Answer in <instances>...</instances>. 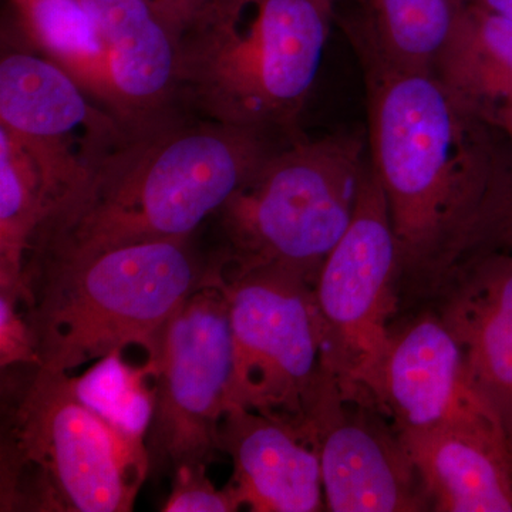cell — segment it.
<instances>
[{
  "instance_id": "21",
  "label": "cell",
  "mask_w": 512,
  "mask_h": 512,
  "mask_svg": "<svg viewBox=\"0 0 512 512\" xmlns=\"http://www.w3.org/2000/svg\"><path fill=\"white\" fill-rule=\"evenodd\" d=\"M156 362L128 365L123 352L96 360L83 375L70 377L76 396L130 439L146 443L156 409Z\"/></svg>"
},
{
  "instance_id": "1",
  "label": "cell",
  "mask_w": 512,
  "mask_h": 512,
  "mask_svg": "<svg viewBox=\"0 0 512 512\" xmlns=\"http://www.w3.org/2000/svg\"><path fill=\"white\" fill-rule=\"evenodd\" d=\"M291 138L205 119L184 106L124 123L47 211L26 261L200 234Z\"/></svg>"
},
{
  "instance_id": "25",
  "label": "cell",
  "mask_w": 512,
  "mask_h": 512,
  "mask_svg": "<svg viewBox=\"0 0 512 512\" xmlns=\"http://www.w3.org/2000/svg\"><path fill=\"white\" fill-rule=\"evenodd\" d=\"M177 33L181 42L192 33L227 18L247 0H147Z\"/></svg>"
},
{
  "instance_id": "8",
  "label": "cell",
  "mask_w": 512,
  "mask_h": 512,
  "mask_svg": "<svg viewBox=\"0 0 512 512\" xmlns=\"http://www.w3.org/2000/svg\"><path fill=\"white\" fill-rule=\"evenodd\" d=\"M221 288L234 343L231 406L301 429L329 376L315 286L285 269L258 268L222 279Z\"/></svg>"
},
{
  "instance_id": "12",
  "label": "cell",
  "mask_w": 512,
  "mask_h": 512,
  "mask_svg": "<svg viewBox=\"0 0 512 512\" xmlns=\"http://www.w3.org/2000/svg\"><path fill=\"white\" fill-rule=\"evenodd\" d=\"M373 403L399 433L500 420L474 386L460 343L436 311L393 333Z\"/></svg>"
},
{
  "instance_id": "9",
  "label": "cell",
  "mask_w": 512,
  "mask_h": 512,
  "mask_svg": "<svg viewBox=\"0 0 512 512\" xmlns=\"http://www.w3.org/2000/svg\"><path fill=\"white\" fill-rule=\"evenodd\" d=\"M156 409L146 446L150 473L210 466L218 430L231 406L234 343L228 299L208 286L187 299L161 336L156 357Z\"/></svg>"
},
{
  "instance_id": "19",
  "label": "cell",
  "mask_w": 512,
  "mask_h": 512,
  "mask_svg": "<svg viewBox=\"0 0 512 512\" xmlns=\"http://www.w3.org/2000/svg\"><path fill=\"white\" fill-rule=\"evenodd\" d=\"M8 2L19 42L66 70L107 109L104 47L96 23L82 0Z\"/></svg>"
},
{
  "instance_id": "10",
  "label": "cell",
  "mask_w": 512,
  "mask_h": 512,
  "mask_svg": "<svg viewBox=\"0 0 512 512\" xmlns=\"http://www.w3.org/2000/svg\"><path fill=\"white\" fill-rule=\"evenodd\" d=\"M123 124L62 67L18 39L8 42L0 59V127L39 170L45 215Z\"/></svg>"
},
{
  "instance_id": "17",
  "label": "cell",
  "mask_w": 512,
  "mask_h": 512,
  "mask_svg": "<svg viewBox=\"0 0 512 512\" xmlns=\"http://www.w3.org/2000/svg\"><path fill=\"white\" fill-rule=\"evenodd\" d=\"M434 73L467 113L512 148V20L466 5Z\"/></svg>"
},
{
  "instance_id": "4",
  "label": "cell",
  "mask_w": 512,
  "mask_h": 512,
  "mask_svg": "<svg viewBox=\"0 0 512 512\" xmlns=\"http://www.w3.org/2000/svg\"><path fill=\"white\" fill-rule=\"evenodd\" d=\"M2 369L0 510L133 511L150 474L144 441L90 410L67 373Z\"/></svg>"
},
{
  "instance_id": "6",
  "label": "cell",
  "mask_w": 512,
  "mask_h": 512,
  "mask_svg": "<svg viewBox=\"0 0 512 512\" xmlns=\"http://www.w3.org/2000/svg\"><path fill=\"white\" fill-rule=\"evenodd\" d=\"M367 165L366 133L286 141L212 218L221 278L279 268L315 286L352 224Z\"/></svg>"
},
{
  "instance_id": "26",
  "label": "cell",
  "mask_w": 512,
  "mask_h": 512,
  "mask_svg": "<svg viewBox=\"0 0 512 512\" xmlns=\"http://www.w3.org/2000/svg\"><path fill=\"white\" fill-rule=\"evenodd\" d=\"M467 5L477 6L494 15L512 20V0H467Z\"/></svg>"
},
{
  "instance_id": "20",
  "label": "cell",
  "mask_w": 512,
  "mask_h": 512,
  "mask_svg": "<svg viewBox=\"0 0 512 512\" xmlns=\"http://www.w3.org/2000/svg\"><path fill=\"white\" fill-rule=\"evenodd\" d=\"M45 211L39 170L18 141L0 127V291L20 296L26 255Z\"/></svg>"
},
{
  "instance_id": "23",
  "label": "cell",
  "mask_w": 512,
  "mask_h": 512,
  "mask_svg": "<svg viewBox=\"0 0 512 512\" xmlns=\"http://www.w3.org/2000/svg\"><path fill=\"white\" fill-rule=\"evenodd\" d=\"M208 466H181L171 474L173 485L164 512H232L241 510L237 495L227 485L215 487L207 474Z\"/></svg>"
},
{
  "instance_id": "3",
  "label": "cell",
  "mask_w": 512,
  "mask_h": 512,
  "mask_svg": "<svg viewBox=\"0 0 512 512\" xmlns=\"http://www.w3.org/2000/svg\"><path fill=\"white\" fill-rule=\"evenodd\" d=\"M221 281L217 256L195 234L30 258L19 302L39 365L69 373L128 346L153 359L174 313L194 293Z\"/></svg>"
},
{
  "instance_id": "7",
  "label": "cell",
  "mask_w": 512,
  "mask_h": 512,
  "mask_svg": "<svg viewBox=\"0 0 512 512\" xmlns=\"http://www.w3.org/2000/svg\"><path fill=\"white\" fill-rule=\"evenodd\" d=\"M400 295L399 247L369 158L352 224L315 285L323 366L345 396L373 402Z\"/></svg>"
},
{
  "instance_id": "24",
  "label": "cell",
  "mask_w": 512,
  "mask_h": 512,
  "mask_svg": "<svg viewBox=\"0 0 512 512\" xmlns=\"http://www.w3.org/2000/svg\"><path fill=\"white\" fill-rule=\"evenodd\" d=\"M39 365L35 340L19 295L0 291V367Z\"/></svg>"
},
{
  "instance_id": "11",
  "label": "cell",
  "mask_w": 512,
  "mask_h": 512,
  "mask_svg": "<svg viewBox=\"0 0 512 512\" xmlns=\"http://www.w3.org/2000/svg\"><path fill=\"white\" fill-rule=\"evenodd\" d=\"M328 377L301 426L318 451L326 511L416 512L430 503L394 427Z\"/></svg>"
},
{
  "instance_id": "15",
  "label": "cell",
  "mask_w": 512,
  "mask_h": 512,
  "mask_svg": "<svg viewBox=\"0 0 512 512\" xmlns=\"http://www.w3.org/2000/svg\"><path fill=\"white\" fill-rule=\"evenodd\" d=\"M218 450L231 460L228 485L249 511L326 510L318 451L291 424L228 407L218 430Z\"/></svg>"
},
{
  "instance_id": "13",
  "label": "cell",
  "mask_w": 512,
  "mask_h": 512,
  "mask_svg": "<svg viewBox=\"0 0 512 512\" xmlns=\"http://www.w3.org/2000/svg\"><path fill=\"white\" fill-rule=\"evenodd\" d=\"M431 301L512 446V252L481 249L463 256Z\"/></svg>"
},
{
  "instance_id": "2",
  "label": "cell",
  "mask_w": 512,
  "mask_h": 512,
  "mask_svg": "<svg viewBox=\"0 0 512 512\" xmlns=\"http://www.w3.org/2000/svg\"><path fill=\"white\" fill-rule=\"evenodd\" d=\"M363 66L367 150L399 247L400 293L431 299L511 146L467 113L436 73Z\"/></svg>"
},
{
  "instance_id": "14",
  "label": "cell",
  "mask_w": 512,
  "mask_h": 512,
  "mask_svg": "<svg viewBox=\"0 0 512 512\" xmlns=\"http://www.w3.org/2000/svg\"><path fill=\"white\" fill-rule=\"evenodd\" d=\"M106 56L107 109L123 123L181 106V40L147 0H82Z\"/></svg>"
},
{
  "instance_id": "16",
  "label": "cell",
  "mask_w": 512,
  "mask_h": 512,
  "mask_svg": "<svg viewBox=\"0 0 512 512\" xmlns=\"http://www.w3.org/2000/svg\"><path fill=\"white\" fill-rule=\"evenodd\" d=\"M397 434L431 511L512 512V446L500 420Z\"/></svg>"
},
{
  "instance_id": "22",
  "label": "cell",
  "mask_w": 512,
  "mask_h": 512,
  "mask_svg": "<svg viewBox=\"0 0 512 512\" xmlns=\"http://www.w3.org/2000/svg\"><path fill=\"white\" fill-rule=\"evenodd\" d=\"M481 249L512 252V148L485 195L458 261Z\"/></svg>"
},
{
  "instance_id": "5",
  "label": "cell",
  "mask_w": 512,
  "mask_h": 512,
  "mask_svg": "<svg viewBox=\"0 0 512 512\" xmlns=\"http://www.w3.org/2000/svg\"><path fill=\"white\" fill-rule=\"evenodd\" d=\"M338 0H247L181 42L180 101L229 126L298 136Z\"/></svg>"
},
{
  "instance_id": "18",
  "label": "cell",
  "mask_w": 512,
  "mask_h": 512,
  "mask_svg": "<svg viewBox=\"0 0 512 512\" xmlns=\"http://www.w3.org/2000/svg\"><path fill=\"white\" fill-rule=\"evenodd\" d=\"M467 0H365L356 47L362 60L434 72Z\"/></svg>"
}]
</instances>
